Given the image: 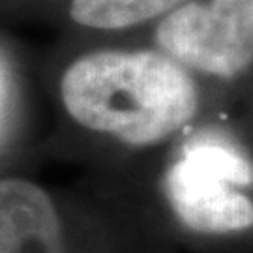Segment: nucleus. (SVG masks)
Wrapping results in <instances>:
<instances>
[{"label": "nucleus", "mask_w": 253, "mask_h": 253, "mask_svg": "<svg viewBox=\"0 0 253 253\" xmlns=\"http://www.w3.org/2000/svg\"><path fill=\"white\" fill-rule=\"evenodd\" d=\"M60 94L75 122L131 146L162 143L199 107L188 68L150 49L84 54L64 72Z\"/></svg>", "instance_id": "obj_1"}, {"label": "nucleus", "mask_w": 253, "mask_h": 253, "mask_svg": "<svg viewBox=\"0 0 253 253\" xmlns=\"http://www.w3.org/2000/svg\"><path fill=\"white\" fill-rule=\"evenodd\" d=\"M253 184V163L233 146L197 139L165 174L172 212L197 233H235L253 227V203L238 186Z\"/></svg>", "instance_id": "obj_2"}, {"label": "nucleus", "mask_w": 253, "mask_h": 253, "mask_svg": "<svg viewBox=\"0 0 253 253\" xmlns=\"http://www.w3.org/2000/svg\"><path fill=\"white\" fill-rule=\"evenodd\" d=\"M156 43L184 68L235 79L253 64V0H188L162 17Z\"/></svg>", "instance_id": "obj_3"}, {"label": "nucleus", "mask_w": 253, "mask_h": 253, "mask_svg": "<svg viewBox=\"0 0 253 253\" xmlns=\"http://www.w3.org/2000/svg\"><path fill=\"white\" fill-rule=\"evenodd\" d=\"M0 253H64L51 197L23 178H0Z\"/></svg>", "instance_id": "obj_4"}, {"label": "nucleus", "mask_w": 253, "mask_h": 253, "mask_svg": "<svg viewBox=\"0 0 253 253\" xmlns=\"http://www.w3.org/2000/svg\"><path fill=\"white\" fill-rule=\"evenodd\" d=\"M188 0H72L70 17L92 30H124L167 15Z\"/></svg>", "instance_id": "obj_5"}]
</instances>
